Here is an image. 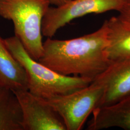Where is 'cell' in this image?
<instances>
[{
    "instance_id": "52a82bcc",
    "label": "cell",
    "mask_w": 130,
    "mask_h": 130,
    "mask_svg": "<svg viewBox=\"0 0 130 130\" xmlns=\"http://www.w3.org/2000/svg\"><path fill=\"white\" fill-rule=\"evenodd\" d=\"M92 82L103 90L97 107L110 105L130 96V60L111 63Z\"/></svg>"
},
{
    "instance_id": "7a4b0ae2",
    "label": "cell",
    "mask_w": 130,
    "mask_h": 130,
    "mask_svg": "<svg viewBox=\"0 0 130 130\" xmlns=\"http://www.w3.org/2000/svg\"><path fill=\"white\" fill-rule=\"evenodd\" d=\"M5 44L14 57L25 70L28 90L39 97L49 99L73 93L89 85L90 79L61 74L33 59L18 38L4 39Z\"/></svg>"
},
{
    "instance_id": "8fae6325",
    "label": "cell",
    "mask_w": 130,
    "mask_h": 130,
    "mask_svg": "<svg viewBox=\"0 0 130 130\" xmlns=\"http://www.w3.org/2000/svg\"><path fill=\"white\" fill-rule=\"evenodd\" d=\"M18 99L10 89L0 86V130H23Z\"/></svg>"
},
{
    "instance_id": "30bf717a",
    "label": "cell",
    "mask_w": 130,
    "mask_h": 130,
    "mask_svg": "<svg viewBox=\"0 0 130 130\" xmlns=\"http://www.w3.org/2000/svg\"><path fill=\"white\" fill-rule=\"evenodd\" d=\"M0 86L11 90H28L27 75L23 66L6 46L0 37Z\"/></svg>"
},
{
    "instance_id": "8992f818",
    "label": "cell",
    "mask_w": 130,
    "mask_h": 130,
    "mask_svg": "<svg viewBox=\"0 0 130 130\" xmlns=\"http://www.w3.org/2000/svg\"><path fill=\"white\" fill-rule=\"evenodd\" d=\"M13 92L21 107L23 130H67L60 114L46 99L28 90Z\"/></svg>"
},
{
    "instance_id": "ba28073f",
    "label": "cell",
    "mask_w": 130,
    "mask_h": 130,
    "mask_svg": "<svg viewBox=\"0 0 130 130\" xmlns=\"http://www.w3.org/2000/svg\"><path fill=\"white\" fill-rule=\"evenodd\" d=\"M88 123L87 130L119 127L130 130V95L113 104L97 107Z\"/></svg>"
},
{
    "instance_id": "3957f363",
    "label": "cell",
    "mask_w": 130,
    "mask_h": 130,
    "mask_svg": "<svg viewBox=\"0 0 130 130\" xmlns=\"http://www.w3.org/2000/svg\"><path fill=\"white\" fill-rule=\"evenodd\" d=\"M50 5L49 0H0V16L13 22L14 36L37 61L43 52L42 22Z\"/></svg>"
},
{
    "instance_id": "4fadbf2b",
    "label": "cell",
    "mask_w": 130,
    "mask_h": 130,
    "mask_svg": "<svg viewBox=\"0 0 130 130\" xmlns=\"http://www.w3.org/2000/svg\"><path fill=\"white\" fill-rule=\"evenodd\" d=\"M71 0H49L50 5H53L56 7L61 6L66 4Z\"/></svg>"
},
{
    "instance_id": "6da1fadb",
    "label": "cell",
    "mask_w": 130,
    "mask_h": 130,
    "mask_svg": "<svg viewBox=\"0 0 130 130\" xmlns=\"http://www.w3.org/2000/svg\"><path fill=\"white\" fill-rule=\"evenodd\" d=\"M106 21L93 32L66 40L47 38L38 61L61 74L93 81L111 62L106 53Z\"/></svg>"
},
{
    "instance_id": "7c38bea8",
    "label": "cell",
    "mask_w": 130,
    "mask_h": 130,
    "mask_svg": "<svg viewBox=\"0 0 130 130\" xmlns=\"http://www.w3.org/2000/svg\"><path fill=\"white\" fill-rule=\"evenodd\" d=\"M119 17L130 22V0H124L123 4L118 11Z\"/></svg>"
},
{
    "instance_id": "5b68a950",
    "label": "cell",
    "mask_w": 130,
    "mask_h": 130,
    "mask_svg": "<svg viewBox=\"0 0 130 130\" xmlns=\"http://www.w3.org/2000/svg\"><path fill=\"white\" fill-rule=\"evenodd\" d=\"M124 0H71L58 7H50L42 22V35L52 38L57 31L75 19L90 14L119 10Z\"/></svg>"
},
{
    "instance_id": "277c9868",
    "label": "cell",
    "mask_w": 130,
    "mask_h": 130,
    "mask_svg": "<svg viewBox=\"0 0 130 130\" xmlns=\"http://www.w3.org/2000/svg\"><path fill=\"white\" fill-rule=\"evenodd\" d=\"M102 87L93 82L68 94L46 99L64 121L67 130H80L102 96Z\"/></svg>"
},
{
    "instance_id": "9c48e42d",
    "label": "cell",
    "mask_w": 130,
    "mask_h": 130,
    "mask_svg": "<svg viewBox=\"0 0 130 130\" xmlns=\"http://www.w3.org/2000/svg\"><path fill=\"white\" fill-rule=\"evenodd\" d=\"M106 53L111 63L130 60V22L120 17L106 20Z\"/></svg>"
}]
</instances>
